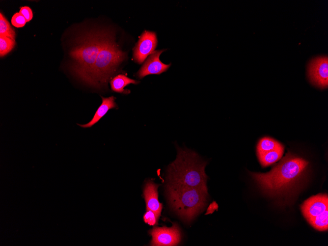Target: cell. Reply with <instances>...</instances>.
<instances>
[{
	"label": "cell",
	"mask_w": 328,
	"mask_h": 246,
	"mask_svg": "<svg viewBox=\"0 0 328 246\" xmlns=\"http://www.w3.org/2000/svg\"><path fill=\"white\" fill-rule=\"evenodd\" d=\"M308 165L307 161L289 152L269 172H251L250 174L264 191L279 194L289 190L300 181Z\"/></svg>",
	"instance_id": "obj_1"
},
{
	"label": "cell",
	"mask_w": 328,
	"mask_h": 246,
	"mask_svg": "<svg viewBox=\"0 0 328 246\" xmlns=\"http://www.w3.org/2000/svg\"><path fill=\"white\" fill-rule=\"evenodd\" d=\"M206 164L194 152L179 148L176 160L167 170V184L195 188L207 191V176L204 170Z\"/></svg>",
	"instance_id": "obj_2"
},
{
	"label": "cell",
	"mask_w": 328,
	"mask_h": 246,
	"mask_svg": "<svg viewBox=\"0 0 328 246\" xmlns=\"http://www.w3.org/2000/svg\"><path fill=\"white\" fill-rule=\"evenodd\" d=\"M107 32L92 31L80 36L70 55L72 70L81 80L90 84L92 72Z\"/></svg>",
	"instance_id": "obj_3"
},
{
	"label": "cell",
	"mask_w": 328,
	"mask_h": 246,
	"mask_svg": "<svg viewBox=\"0 0 328 246\" xmlns=\"http://www.w3.org/2000/svg\"><path fill=\"white\" fill-rule=\"evenodd\" d=\"M169 204L183 220L191 221L205 206L208 192L192 187L167 184Z\"/></svg>",
	"instance_id": "obj_4"
},
{
	"label": "cell",
	"mask_w": 328,
	"mask_h": 246,
	"mask_svg": "<svg viewBox=\"0 0 328 246\" xmlns=\"http://www.w3.org/2000/svg\"><path fill=\"white\" fill-rule=\"evenodd\" d=\"M109 33L106 34L93 68L90 83L92 86L107 85L108 80L127 56Z\"/></svg>",
	"instance_id": "obj_5"
},
{
	"label": "cell",
	"mask_w": 328,
	"mask_h": 246,
	"mask_svg": "<svg viewBox=\"0 0 328 246\" xmlns=\"http://www.w3.org/2000/svg\"><path fill=\"white\" fill-rule=\"evenodd\" d=\"M302 215L315 229L327 231L328 229V196L319 193L312 196L301 206Z\"/></svg>",
	"instance_id": "obj_6"
},
{
	"label": "cell",
	"mask_w": 328,
	"mask_h": 246,
	"mask_svg": "<svg viewBox=\"0 0 328 246\" xmlns=\"http://www.w3.org/2000/svg\"><path fill=\"white\" fill-rule=\"evenodd\" d=\"M308 76L312 84L320 88L328 84V58L327 56L316 57L310 60L307 66Z\"/></svg>",
	"instance_id": "obj_7"
},
{
	"label": "cell",
	"mask_w": 328,
	"mask_h": 246,
	"mask_svg": "<svg viewBox=\"0 0 328 246\" xmlns=\"http://www.w3.org/2000/svg\"><path fill=\"white\" fill-rule=\"evenodd\" d=\"M170 227H155L149 231L152 239L151 246H177L181 240V233L176 223H173Z\"/></svg>",
	"instance_id": "obj_8"
},
{
	"label": "cell",
	"mask_w": 328,
	"mask_h": 246,
	"mask_svg": "<svg viewBox=\"0 0 328 246\" xmlns=\"http://www.w3.org/2000/svg\"><path fill=\"white\" fill-rule=\"evenodd\" d=\"M157 43V37L155 32L144 31L133 49L134 60L138 64H141L154 52Z\"/></svg>",
	"instance_id": "obj_9"
},
{
	"label": "cell",
	"mask_w": 328,
	"mask_h": 246,
	"mask_svg": "<svg viewBox=\"0 0 328 246\" xmlns=\"http://www.w3.org/2000/svg\"><path fill=\"white\" fill-rule=\"evenodd\" d=\"M165 50L154 51L144 62L143 65L137 72L138 78L142 79L147 75L152 74H161L165 72L170 66L171 64H165L160 59V55Z\"/></svg>",
	"instance_id": "obj_10"
},
{
	"label": "cell",
	"mask_w": 328,
	"mask_h": 246,
	"mask_svg": "<svg viewBox=\"0 0 328 246\" xmlns=\"http://www.w3.org/2000/svg\"><path fill=\"white\" fill-rule=\"evenodd\" d=\"M159 185L152 181H148L145 185L143 191L146 202V210H150L160 216L163 205L158 200V188Z\"/></svg>",
	"instance_id": "obj_11"
},
{
	"label": "cell",
	"mask_w": 328,
	"mask_h": 246,
	"mask_svg": "<svg viewBox=\"0 0 328 246\" xmlns=\"http://www.w3.org/2000/svg\"><path fill=\"white\" fill-rule=\"evenodd\" d=\"M102 103L99 107L92 119L85 124L78 125L82 128H90L97 123L109 111V109L116 108L117 105L114 102L115 98L111 96L108 98L102 97Z\"/></svg>",
	"instance_id": "obj_12"
},
{
	"label": "cell",
	"mask_w": 328,
	"mask_h": 246,
	"mask_svg": "<svg viewBox=\"0 0 328 246\" xmlns=\"http://www.w3.org/2000/svg\"><path fill=\"white\" fill-rule=\"evenodd\" d=\"M139 82L131 79L123 74L116 76L110 81L111 90L120 93H129L130 91L124 90V88L130 84H137Z\"/></svg>",
	"instance_id": "obj_13"
},
{
	"label": "cell",
	"mask_w": 328,
	"mask_h": 246,
	"mask_svg": "<svg viewBox=\"0 0 328 246\" xmlns=\"http://www.w3.org/2000/svg\"><path fill=\"white\" fill-rule=\"evenodd\" d=\"M283 152L284 147L282 145L274 150L257 155V156L262 166L266 167L275 163L281 159Z\"/></svg>",
	"instance_id": "obj_14"
},
{
	"label": "cell",
	"mask_w": 328,
	"mask_h": 246,
	"mask_svg": "<svg viewBox=\"0 0 328 246\" xmlns=\"http://www.w3.org/2000/svg\"><path fill=\"white\" fill-rule=\"evenodd\" d=\"M281 145L280 143L272 138L269 137L262 138L257 145V155L274 150Z\"/></svg>",
	"instance_id": "obj_15"
},
{
	"label": "cell",
	"mask_w": 328,
	"mask_h": 246,
	"mask_svg": "<svg viewBox=\"0 0 328 246\" xmlns=\"http://www.w3.org/2000/svg\"><path fill=\"white\" fill-rule=\"evenodd\" d=\"M0 36L7 37L14 40L16 36L14 29L1 13H0Z\"/></svg>",
	"instance_id": "obj_16"
},
{
	"label": "cell",
	"mask_w": 328,
	"mask_h": 246,
	"mask_svg": "<svg viewBox=\"0 0 328 246\" xmlns=\"http://www.w3.org/2000/svg\"><path fill=\"white\" fill-rule=\"evenodd\" d=\"M15 45V41L7 37L0 36V56H4L12 51Z\"/></svg>",
	"instance_id": "obj_17"
},
{
	"label": "cell",
	"mask_w": 328,
	"mask_h": 246,
	"mask_svg": "<svg viewBox=\"0 0 328 246\" xmlns=\"http://www.w3.org/2000/svg\"><path fill=\"white\" fill-rule=\"evenodd\" d=\"M159 217L153 211L148 210L143 216L144 222L150 225L154 226L158 224Z\"/></svg>",
	"instance_id": "obj_18"
},
{
	"label": "cell",
	"mask_w": 328,
	"mask_h": 246,
	"mask_svg": "<svg viewBox=\"0 0 328 246\" xmlns=\"http://www.w3.org/2000/svg\"><path fill=\"white\" fill-rule=\"evenodd\" d=\"M11 22L12 25L15 27H22L25 25L27 22L23 15L19 12H17L12 16Z\"/></svg>",
	"instance_id": "obj_19"
},
{
	"label": "cell",
	"mask_w": 328,
	"mask_h": 246,
	"mask_svg": "<svg viewBox=\"0 0 328 246\" xmlns=\"http://www.w3.org/2000/svg\"><path fill=\"white\" fill-rule=\"evenodd\" d=\"M19 13L24 16L27 22L30 21L33 17L32 10L28 6L22 7L20 9Z\"/></svg>",
	"instance_id": "obj_20"
}]
</instances>
